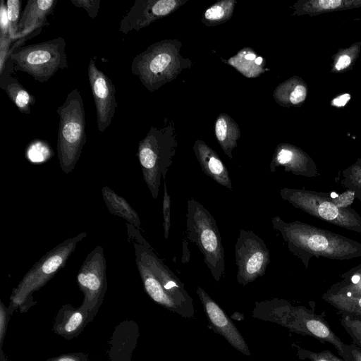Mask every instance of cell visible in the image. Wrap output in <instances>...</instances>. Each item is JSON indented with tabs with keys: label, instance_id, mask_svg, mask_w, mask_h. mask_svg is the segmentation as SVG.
<instances>
[{
	"label": "cell",
	"instance_id": "cell-15",
	"mask_svg": "<svg viewBox=\"0 0 361 361\" xmlns=\"http://www.w3.org/2000/svg\"><path fill=\"white\" fill-rule=\"evenodd\" d=\"M87 318V312L80 307H75L70 304H65L56 315L53 331L66 339L74 338L85 329Z\"/></svg>",
	"mask_w": 361,
	"mask_h": 361
},
{
	"label": "cell",
	"instance_id": "cell-17",
	"mask_svg": "<svg viewBox=\"0 0 361 361\" xmlns=\"http://www.w3.org/2000/svg\"><path fill=\"white\" fill-rule=\"evenodd\" d=\"M276 165L283 166L286 171L297 176L307 178L317 176V166L311 159L302 155L299 157L288 149L283 148L279 151L276 163L271 166V171H274Z\"/></svg>",
	"mask_w": 361,
	"mask_h": 361
},
{
	"label": "cell",
	"instance_id": "cell-11",
	"mask_svg": "<svg viewBox=\"0 0 361 361\" xmlns=\"http://www.w3.org/2000/svg\"><path fill=\"white\" fill-rule=\"evenodd\" d=\"M87 75L95 104L97 127L103 133L110 126L118 105L116 88L111 80L97 68L94 57L89 61Z\"/></svg>",
	"mask_w": 361,
	"mask_h": 361
},
{
	"label": "cell",
	"instance_id": "cell-26",
	"mask_svg": "<svg viewBox=\"0 0 361 361\" xmlns=\"http://www.w3.org/2000/svg\"><path fill=\"white\" fill-rule=\"evenodd\" d=\"M21 3L20 0H8L6 2L7 18L13 42L17 39L18 26L20 18Z\"/></svg>",
	"mask_w": 361,
	"mask_h": 361
},
{
	"label": "cell",
	"instance_id": "cell-43",
	"mask_svg": "<svg viewBox=\"0 0 361 361\" xmlns=\"http://www.w3.org/2000/svg\"><path fill=\"white\" fill-rule=\"evenodd\" d=\"M262 62V59L261 57H258L255 59V63L257 65L261 64Z\"/></svg>",
	"mask_w": 361,
	"mask_h": 361
},
{
	"label": "cell",
	"instance_id": "cell-33",
	"mask_svg": "<svg viewBox=\"0 0 361 361\" xmlns=\"http://www.w3.org/2000/svg\"><path fill=\"white\" fill-rule=\"evenodd\" d=\"M345 360L347 361H361V348L353 344H345Z\"/></svg>",
	"mask_w": 361,
	"mask_h": 361
},
{
	"label": "cell",
	"instance_id": "cell-37",
	"mask_svg": "<svg viewBox=\"0 0 361 361\" xmlns=\"http://www.w3.org/2000/svg\"><path fill=\"white\" fill-rule=\"evenodd\" d=\"M227 125L224 118H219L216 123V135L217 139L223 142L226 137Z\"/></svg>",
	"mask_w": 361,
	"mask_h": 361
},
{
	"label": "cell",
	"instance_id": "cell-10",
	"mask_svg": "<svg viewBox=\"0 0 361 361\" xmlns=\"http://www.w3.org/2000/svg\"><path fill=\"white\" fill-rule=\"evenodd\" d=\"M133 247L135 257L140 259L152 272L165 292L180 307L183 317H193L195 309L192 299L180 279L157 256L152 247L137 243H133Z\"/></svg>",
	"mask_w": 361,
	"mask_h": 361
},
{
	"label": "cell",
	"instance_id": "cell-23",
	"mask_svg": "<svg viewBox=\"0 0 361 361\" xmlns=\"http://www.w3.org/2000/svg\"><path fill=\"white\" fill-rule=\"evenodd\" d=\"M343 176L342 185L361 202V160L343 171Z\"/></svg>",
	"mask_w": 361,
	"mask_h": 361
},
{
	"label": "cell",
	"instance_id": "cell-30",
	"mask_svg": "<svg viewBox=\"0 0 361 361\" xmlns=\"http://www.w3.org/2000/svg\"><path fill=\"white\" fill-rule=\"evenodd\" d=\"M71 2L77 8H84L89 17L94 19L100 7V0H71Z\"/></svg>",
	"mask_w": 361,
	"mask_h": 361
},
{
	"label": "cell",
	"instance_id": "cell-27",
	"mask_svg": "<svg viewBox=\"0 0 361 361\" xmlns=\"http://www.w3.org/2000/svg\"><path fill=\"white\" fill-rule=\"evenodd\" d=\"M293 346L297 348V356L300 360H309L310 361H347L342 357L336 356L329 350L314 352L296 345H293Z\"/></svg>",
	"mask_w": 361,
	"mask_h": 361
},
{
	"label": "cell",
	"instance_id": "cell-25",
	"mask_svg": "<svg viewBox=\"0 0 361 361\" xmlns=\"http://www.w3.org/2000/svg\"><path fill=\"white\" fill-rule=\"evenodd\" d=\"M343 279L331 286L351 295H361V274L347 271L341 275Z\"/></svg>",
	"mask_w": 361,
	"mask_h": 361
},
{
	"label": "cell",
	"instance_id": "cell-2",
	"mask_svg": "<svg viewBox=\"0 0 361 361\" xmlns=\"http://www.w3.org/2000/svg\"><path fill=\"white\" fill-rule=\"evenodd\" d=\"M56 113L59 116L57 156L61 170L69 173L75 169L87 140L84 104L77 88L68 94Z\"/></svg>",
	"mask_w": 361,
	"mask_h": 361
},
{
	"label": "cell",
	"instance_id": "cell-5",
	"mask_svg": "<svg viewBox=\"0 0 361 361\" xmlns=\"http://www.w3.org/2000/svg\"><path fill=\"white\" fill-rule=\"evenodd\" d=\"M271 310L275 322L303 336H310L335 347L338 355L345 359V344L321 315L304 306H293L284 300L274 299L259 303Z\"/></svg>",
	"mask_w": 361,
	"mask_h": 361
},
{
	"label": "cell",
	"instance_id": "cell-36",
	"mask_svg": "<svg viewBox=\"0 0 361 361\" xmlns=\"http://www.w3.org/2000/svg\"><path fill=\"white\" fill-rule=\"evenodd\" d=\"M46 361H90L84 353H69L51 357Z\"/></svg>",
	"mask_w": 361,
	"mask_h": 361
},
{
	"label": "cell",
	"instance_id": "cell-34",
	"mask_svg": "<svg viewBox=\"0 0 361 361\" xmlns=\"http://www.w3.org/2000/svg\"><path fill=\"white\" fill-rule=\"evenodd\" d=\"M126 226L129 240H131L133 243H137L144 245L149 247H152L150 245L142 236L138 229H137L134 226L129 223H126Z\"/></svg>",
	"mask_w": 361,
	"mask_h": 361
},
{
	"label": "cell",
	"instance_id": "cell-13",
	"mask_svg": "<svg viewBox=\"0 0 361 361\" xmlns=\"http://www.w3.org/2000/svg\"><path fill=\"white\" fill-rule=\"evenodd\" d=\"M57 2V0L27 1L18 23L17 39L49 26L48 17L53 13Z\"/></svg>",
	"mask_w": 361,
	"mask_h": 361
},
{
	"label": "cell",
	"instance_id": "cell-40",
	"mask_svg": "<svg viewBox=\"0 0 361 361\" xmlns=\"http://www.w3.org/2000/svg\"><path fill=\"white\" fill-rule=\"evenodd\" d=\"M349 94H343L340 97H338L333 101V104L337 106H342L345 104V103L350 99Z\"/></svg>",
	"mask_w": 361,
	"mask_h": 361
},
{
	"label": "cell",
	"instance_id": "cell-32",
	"mask_svg": "<svg viewBox=\"0 0 361 361\" xmlns=\"http://www.w3.org/2000/svg\"><path fill=\"white\" fill-rule=\"evenodd\" d=\"M176 5L173 0H160L155 1L153 11L157 16H162L170 13Z\"/></svg>",
	"mask_w": 361,
	"mask_h": 361
},
{
	"label": "cell",
	"instance_id": "cell-21",
	"mask_svg": "<svg viewBox=\"0 0 361 361\" xmlns=\"http://www.w3.org/2000/svg\"><path fill=\"white\" fill-rule=\"evenodd\" d=\"M361 6V0H313L306 3L305 11L313 15Z\"/></svg>",
	"mask_w": 361,
	"mask_h": 361
},
{
	"label": "cell",
	"instance_id": "cell-39",
	"mask_svg": "<svg viewBox=\"0 0 361 361\" xmlns=\"http://www.w3.org/2000/svg\"><path fill=\"white\" fill-rule=\"evenodd\" d=\"M351 63V58L348 54H343L340 56V57L338 59L336 64H335V68L337 71H341L343 69L346 68L350 66Z\"/></svg>",
	"mask_w": 361,
	"mask_h": 361
},
{
	"label": "cell",
	"instance_id": "cell-28",
	"mask_svg": "<svg viewBox=\"0 0 361 361\" xmlns=\"http://www.w3.org/2000/svg\"><path fill=\"white\" fill-rule=\"evenodd\" d=\"M341 324L353 339V343L361 348V319L342 314Z\"/></svg>",
	"mask_w": 361,
	"mask_h": 361
},
{
	"label": "cell",
	"instance_id": "cell-41",
	"mask_svg": "<svg viewBox=\"0 0 361 361\" xmlns=\"http://www.w3.org/2000/svg\"><path fill=\"white\" fill-rule=\"evenodd\" d=\"M348 271L349 272H353V273L361 274V264L357 265V267H355L354 268H353L352 269L349 270Z\"/></svg>",
	"mask_w": 361,
	"mask_h": 361
},
{
	"label": "cell",
	"instance_id": "cell-3",
	"mask_svg": "<svg viewBox=\"0 0 361 361\" xmlns=\"http://www.w3.org/2000/svg\"><path fill=\"white\" fill-rule=\"evenodd\" d=\"M87 232H81L59 243L47 252L24 275L10 296V305L20 312L29 309L32 302V294L42 288L54 276L64 267L77 245L86 236Z\"/></svg>",
	"mask_w": 361,
	"mask_h": 361
},
{
	"label": "cell",
	"instance_id": "cell-20",
	"mask_svg": "<svg viewBox=\"0 0 361 361\" xmlns=\"http://www.w3.org/2000/svg\"><path fill=\"white\" fill-rule=\"evenodd\" d=\"M200 162L204 173L217 183L229 190L233 189L228 171L218 158L212 152H200Z\"/></svg>",
	"mask_w": 361,
	"mask_h": 361
},
{
	"label": "cell",
	"instance_id": "cell-18",
	"mask_svg": "<svg viewBox=\"0 0 361 361\" xmlns=\"http://www.w3.org/2000/svg\"><path fill=\"white\" fill-rule=\"evenodd\" d=\"M102 195L104 202L111 214L124 219L127 223L132 224L137 229L140 228L141 221L137 213L125 198L116 193L108 186L102 188Z\"/></svg>",
	"mask_w": 361,
	"mask_h": 361
},
{
	"label": "cell",
	"instance_id": "cell-9",
	"mask_svg": "<svg viewBox=\"0 0 361 361\" xmlns=\"http://www.w3.org/2000/svg\"><path fill=\"white\" fill-rule=\"evenodd\" d=\"M236 279L245 286L264 275L270 262L269 250L264 240L252 231L241 228L235 244Z\"/></svg>",
	"mask_w": 361,
	"mask_h": 361
},
{
	"label": "cell",
	"instance_id": "cell-14",
	"mask_svg": "<svg viewBox=\"0 0 361 361\" xmlns=\"http://www.w3.org/2000/svg\"><path fill=\"white\" fill-rule=\"evenodd\" d=\"M14 69V63L8 57L4 66L0 69V87L4 90L10 99L18 110L23 113L30 114L31 106L35 103V97L11 75Z\"/></svg>",
	"mask_w": 361,
	"mask_h": 361
},
{
	"label": "cell",
	"instance_id": "cell-42",
	"mask_svg": "<svg viewBox=\"0 0 361 361\" xmlns=\"http://www.w3.org/2000/svg\"><path fill=\"white\" fill-rule=\"evenodd\" d=\"M245 59H246L247 60H250V61L253 60V59H255V54H247V55L245 56Z\"/></svg>",
	"mask_w": 361,
	"mask_h": 361
},
{
	"label": "cell",
	"instance_id": "cell-1",
	"mask_svg": "<svg viewBox=\"0 0 361 361\" xmlns=\"http://www.w3.org/2000/svg\"><path fill=\"white\" fill-rule=\"evenodd\" d=\"M271 224L306 268L312 257L348 260L361 257V243L340 234L299 221L286 222L279 216L273 217Z\"/></svg>",
	"mask_w": 361,
	"mask_h": 361
},
{
	"label": "cell",
	"instance_id": "cell-19",
	"mask_svg": "<svg viewBox=\"0 0 361 361\" xmlns=\"http://www.w3.org/2000/svg\"><path fill=\"white\" fill-rule=\"evenodd\" d=\"M322 298L341 314L361 319V295L343 293L331 286Z\"/></svg>",
	"mask_w": 361,
	"mask_h": 361
},
{
	"label": "cell",
	"instance_id": "cell-35",
	"mask_svg": "<svg viewBox=\"0 0 361 361\" xmlns=\"http://www.w3.org/2000/svg\"><path fill=\"white\" fill-rule=\"evenodd\" d=\"M307 96V90L302 85H298L295 87L290 94V102L296 104L303 102Z\"/></svg>",
	"mask_w": 361,
	"mask_h": 361
},
{
	"label": "cell",
	"instance_id": "cell-4",
	"mask_svg": "<svg viewBox=\"0 0 361 361\" xmlns=\"http://www.w3.org/2000/svg\"><path fill=\"white\" fill-rule=\"evenodd\" d=\"M188 237L195 243L214 279L219 282L225 271L224 250L216 221L195 199L188 200Z\"/></svg>",
	"mask_w": 361,
	"mask_h": 361
},
{
	"label": "cell",
	"instance_id": "cell-12",
	"mask_svg": "<svg viewBox=\"0 0 361 361\" xmlns=\"http://www.w3.org/2000/svg\"><path fill=\"white\" fill-rule=\"evenodd\" d=\"M197 294L204 307L212 328L221 334L238 350L245 355L250 356L251 353L245 340L224 310L200 286L197 287Z\"/></svg>",
	"mask_w": 361,
	"mask_h": 361
},
{
	"label": "cell",
	"instance_id": "cell-24",
	"mask_svg": "<svg viewBox=\"0 0 361 361\" xmlns=\"http://www.w3.org/2000/svg\"><path fill=\"white\" fill-rule=\"evenodd\" d=\"M26 157L32 163H42L47 161L53 156V150L47 142L33 140L27 145Z\"/></svg>",
	"mask_w": 361,
	"mask_h": 361
},
{
	"label": "cell",
	"instance_id": "cell-8",
	"mask_svg": "<svg viewBox=\"0 0 361 361\" xmlns=\"http://www.w3.org/2000/svg\"><path fill=\"white\" fill-rule=\"evenodd\" d=\"M77 283L84 295L80 307L87 312L89 323L97 313L107 289L106 262L102 245L87 255L78 273Z\"/></svg>",
	"mask_w": 361,
	"mask_h": 361
},
{
	"label": "cell",
	"instance_id": "cell-22",
	"mask_svg": "<svg viewBox=\"0 0 361 361\" xmlns=\"http://www.w3.org/2000/svg\"><path fill=\"white\" fill-rule=\"evenodd\" d=\"M12 43L13 40L7 18L6 4V1L1 0L0 8V69L8 59Z\"/></svg>",
	"mask_w": 361,
	"mask_h": 361
},
{
	"label": "cell",
	"instance_id": "cell-6",
	"mask_svg": "<svg viewBox=\"0 0 361 361\" xmlns=\"http://www.w3.org/2000/svg\"><path fill=\"white\" fill-rule=\"evenodd\" d=\"M66 43L59 37L27 46H22L9 56L14 63V70L24 72L34 80L44 83L59 70L68 67Z\"/></svg>",
	"mask_w": 361,
	"mask_h": 361
},
{
	"label": "cell",
	"instance_id": "cell-29",
	"mask_svg": "<svg viewBox=\"0 0 361 361\" xmlns=\"http://www.w3.org/2000/svg\"><path fill=\"white\" fill-rule=\"evenodd\" d=\"M164 235L168 239L171 228V198L168 192L166 181L164 180V197L162 202Z\"/></svg>",
	"mask_w": 361,
	"mask_h": 361
},
{
	"label": "cell",
	"instance_id": "cell-31",
	"mask_svg": "<svg viewBox=\"0 0 361 361\" xmlns=\"http://www.w3.org/2000/svg\"><path fill=\"white\" fill-rule=\"evenodd\" d=\"M9 307L7 308L3 303L2 301H0V344L2 346L4 340L6 336L7 326L8 323V319L10 317V310Z\"/></svg>",
	"mask_w": 361,
	"mask_h": 361
},
{
	"label": "cell",
	"instance_id": "cell-16",
	"mask_svg": "<svg viewBox=\"0 0 361 361\" xmlns=\"http://www.w3.org/2000/svg\"><path fill=\"white\" fill-rule=\"evenodd\" d=\"M136 266L147 294L158 305L169 311L183 316V312L176 302L165 292L149 269L135 257Z\"/></svg>",
	"mask_w": 361,
	"mask_h": 361
},
{
	"label": "cell",
	"instance_id": "cell-38",
	"mask_svg": "<svg viewBox=\"0 0 361 361\" xmlns=\"http://www.w3.org/2000/svg\"><path fill=\"white\" fill-rule=\"evenodd\" d=\"M224 15L223 8L219 6H214L206 11L204 16L209 20L221 18Z\"/></svg>",
	"mask_w": 361,
	"mask_h": 361
},
{
	"label": "cell",
	"instance_id": "cell-7",
	"mask_svg": "<svg viewBox=\"0 0 361 361\" xmlns=\"http://www.w3.org/2000/svg\"><path fill=\"white\" fill-rule=\"evenodd\" d=\"M280 195L295 208L327 223L361 234V216L352 208L341 207L323 192L284 188Z\"/></svg>",
	"mask_w": 361,
	"mask_h": 361
}]
</instances>
